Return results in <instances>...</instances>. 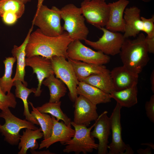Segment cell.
<instances>
[{
    "mask_svg": "<svg viewBox=\"0 0 154 154\" xmlns=\"http://www.w3.org/2000/svg\"><path fill=\"white\" fill-rule=\"evenodd\" d=\"M66 59L63 57L55 56L50 60L56 77L60 79L67 86L69 91L70 99L74 102L78 96L77 87L79 81L72 65Z\"/></svg>",
    "mask_w": 154,
    "mask_h": 154,
    "instance_id": "7",
    "label": "cell"
},
{
    "mask_svg": "<svg viewBox=\"0 0 154 154\" xmlns=\"http://www.w3.org/2000/svg\"><path fill=\"white\" fill-rule=\"evenodd\" d=\"M33 27V25H32L23 43L19 46L14 45L11 51L13 56L16 58L17 61L16 71L13 78V81L19 80L26 86L28 84L24 79L25 74L26 48Z\"/></svg>",
    "mask_w": 154,
    "mask_h": 154,
    "instance_id": "20",
    "label": "cell"
},
{
    "mask_svg": "<svg viewBox=\"0 0 154 154\" xmlns=\"http://www.w3.org/2000/svg\"><path fill=\"white\" fill-rule=\"evenodd\" d=\"M129 3L128 0H118L108 3L110 11L109 19L105 26L106 29L112 32L124 33V13Z\"/></svg>",
    "mask_w": 154,
    "mask_h": 154,
    "instance_id": "16",
    "label": "cell"
},
{
    "mask_svg": "<svg viewBox=\"0 0 154 154\" xmlns=\"http://www.w3.org/2000/svg\"><path fill=\"white\" fill-rule=\"evenodd\" d=\"M29 102L32 109L31 114L40 126L43 133L44 139L48 138L51 135L53 125L51 116L47 114L40 112L34 107L31 102Z\"/></svg>",
    "mask_w": 154,
    "mask_h": 154,
    "instance_id": "28",
    "label": "cell"
},
{
    "mask_svg": "<svg viewBox=\"0 0 154 154\" xmlns=\"http://www.w3.org/2000/svg\"><path fill=\"white\" fill-rule=\"evenodd\" d=\"M138 35L134 39L125 38L119 54L123 66L139 74L147 64L149 58L146 36L142 33Z\"/></svg>",
    "mask_w": 154,
    "mask_h": 154,
    "instance_id": "2",
    "label": "cell"
},
{
    "mask_svg": "<svg viewBox=\"0 0 154 154\" xmlns=\"http://www.w3.org/2000/svg\"><path fill=\"white\" fill-rule=\"evenodd\" d=\"M71 123L75 133L73 137L64 145H66L63 150L64 153L86 154L92 152L94 149L97 150L98 144L95 143L94 138L90 135L95 123L89 128L84 125L76 124L73 121Z\"/></svg>",
    "mask_w": 154,
    "mask_h": 154,
    "instance_id": "6",
    "label": "cell"
},
{
    "mask_svg": "<svg viewBox=\"0 0 154 154\" xmlns=\"http://www.w3.org/2000/svg\"><path fill=\"white\" fill-rule=\"evenodd\" d=\"M137 84L130 87L119 91H114L110 94L122 107L131 108L138 102Z\"/></svg>",
    "mask_w": 154,
    "mask_h": 154,
    "instance_id": "23",
    "label": "cell"
},
{
    "mask_svg": "<svg viewBox=\"0 0 154 154\" xmlns=\"http://www.w3.org/2000/svg\"><path fill=\"white\" fill-rule=\"evenodd\" d=\"M23 2L25 4L27 3L28 2H31V0H19Z\"/></svg>",
    "mask_w": 154,
    "mask_h": 154,
    "instance_id": "40",
    "label": "cell"
},
{
    "mask_svg": "<svg viewBox=\"0 0 154 154\" xmlns=\"http://www.w3.org/2000/svg\"><path fill=\"white\" fill-rule=\"evenodd\" d=\"M53 125L50 136L44 139L39 144V149L48 148L51 145L57 142L64 145L70 141L74 136L75 131L71 127V125H67L62 121H58L54 116H51Z\"/></svg>",
    "mask_w": 154,
    "mask_h": 154,
    "instance_id": "15",
    "label": "cell"
},
{
    "mask_svg": "<svg viewBox=\"0 0 154 154\" xmlns=\"http://www.w3.org/2000/svg\"><path fill=\"white\" fill-rule=\"evenodd\" d=\"M110 74L116 91L127 88L137 84L139 74L129 70L123 65L114 68Z\"/></svg>",
    "mask_w": 154,
    "mask_h": 154,
    "instance_id": "18",
    "label": "cell"
},
{
    "mask_svg": "<svg viewBox=\"0 0 154 154\" xmlns=\"http://www.w3.org/2000/svg\"><path fill=\"white\" fill-rule=\"evenodd\" d=\"M141 145H146L147 147H149L151 149H154V144L151 142L150 143H143L141 144Z\"/></svg>",
    "mask_w": 154,
    "mask_h": 154,
    "instance_id": "39",
    "label": "cell"
},
{
    "mask_svg": "<svg viewBox=\"0 0 154 154\" xmlns=\"http://www.w3.org/2000/svg\"><path fill=\"white\" fill-rule=\"evenodd\" d=\"M92 0H102L104 1H105L106 0H84V1H92Z\"/></svg>",
    "mask_w": 154,
    "mask_h": 154,
    "instance_id": "42",
    "label": "cell"
},
{
    "mask_svg": "<svg viewBox=\"0 0 154 154\" xmlns=\"http://www.w3.org/2000/svg\"><path fill=\"white\" fill-rule=\"evenodd\" d=\"M25 65L32 68L33 74L36 75L38 83L34 95L39 96L42 92L41 88L43 81L50 75L54 74L50 60L40 56H34L26 58Z\"/></svg>",
    "mask_w": 154,
    "mask_h": 154,
    "instance_id": "14",
    "label": "cell"
},
{
    "mask_svg": "<svg viewBox=\"0 0 154 154\" xmlns=\"http://www.w3.org/2000/svg\"><path fill=\"white\" fill-rule=\"evenodd\" d=\"M17 104L14 94L11 92L5 94L0 86V109L3 110L7 108H15Z\"/></svg>",
    "mask_w": 154,
    "mask_h": 154,
    "instance_id": "31",
    "label": "cell"
},
{
    "mask_svg": "<svg viewBox=\"0 0 154 154\" xmlns=\"http://www.w3.org/2000/svg\"><path fill=\"white\" fill-rule=\"evenodd\" d=\"M25 4L19 0H0V16L7 11L15 13L19 19L24 13Z\"/></svg>",
    "mask_w": 154,
    "mask_h": 154,
    "instance_id": "30",
    "label": "cell"
},
{
    "mask_svg": "<svg viewBox=\"0 0 154 154\" xmlns=\"http://www.w3.org/2000/svg\"><path fill=\"white\" fill-rule=\"evenodd\" d=\"M62 19L64 22L62 26L72 41L87 39L89 30L85 23V19L80 7L72 3L66 5L60 9Z\"/></svg>",
    "mask_w": 154,
    "mask_h": 154,
    "instance_id": "4",
    "label": "cell"
},
{
    "mask_svg": "<svg viewBox=\"0 0 154 154\" xmlns=\"http://www.w3.org/2000/svg\"><path fill=\"white\" fill-rule=\"evenodd\" d=\"M72 65L77 78L79 82L94 74L110 72V70L104 65L88 63L67 58Z\"/></svg>",
    "mask_w": 154,
    "mask_h": 154,
    "instance_id": "21",
    "label": "cell"
},
{
    "mask_svg": "<svg viewBox=\"0 0 154 154\" xmlns=\"http://www.w3.org/2000/svg\"><path fill=\"white\" fill-rule=\"evenodd\" d=\"M14 85L16 88L15 90V97L21 99L23 101L24 106L23 115L25 119L34 124L39 125L37 120L31 115L29 109L28 98L32 93H35L36 88H32L30 89L27 88L22 82L19 80L14 81Z\"/></svg>",
    "mask_w": 154,
    "mask_h": 154,
    "instance_id": "24",
    "label": "cell"
},
{
    "mask_svg": "<svg viewBox=\"0 0 154 154\" xmlns=\"http://www.w3.org/2000/svg\"><path fill=\"white\" fill-rule=\"evenodd\" d=\"M149 53H154V37L150 38L145 37Z\"/></svg>",
    "mask_w": 154,
    "mask_h": 154,
    "instance_id": "35",
    "label": "cell"
},
{
    "mask_svg": "<svg viewBox=\"0 0 154 154\" xmlns=\"http://www.w3.org/2000/svg\"><path fill=\"white\" fill-rule=\"evenodd\" d=\"M146 114L149 120L154 123V95H152L145 104Z\"/></svg>",
    "mask_w": 154,
    "mask_h": 154,
    "instance_id": "33",
    "label": "cell"
},
{
    "mask_svg": "<svg viewBox=\"0 0 154 154\" xmlns=\"http://www.w3.org/2000/svg\"><path fill=\"white\" fill-rule=\"evenodd\" d=\"M82 81L108 94H110L116 90L110 72L92 74L84 79Z\"/></svg>",
    "mask_w": 154,
    "mask_h": 154,
    "instance_id": "25",
    "label": "cell"
},
{
    "mask_svg": "<svg viewBox=\"0 0 154 154\" xmlns=\"http://www.w3.org/2000/svg\"><path fill=\"white\" fill-rule=\"evenodd\" d=\"M122 107L117 103L110 117L112 139L108 145V154H124L129 145L123 142L121 136V110Z\"/></svg>",
    "mask_w": 154,
    "mask_h": 154,
    "instance_id": "11",
    "label": "cell"
},
{
    "mask_svg": "<svg viewBox=\"0 0 154 154\" xmlns=\"http://www.w3.org/2000/svg\"><path fill=\"white\" fill-rule=\"evenodd\" d=\"M77 92L78 95L84 96L96 105L111 102L110 94L83 81L79 82Z\"/></svg>",
    "mask_w": 154,
    "mask_h": 154,
    "instance_id": "19",
    "label": "cell"
},
{
    "mask_svg": "<svg viewBox=\"0 0 154 154\" xmlns=\"http://www.w3.org/2000/svg\"><path fill=\"white\" fill-rule=\"evenodd\" d=\"M74 102L73 122L75 124L88 126L92 121H95L98 117L96 105L84 96L79 95Z\"/></svg>",
    "mask_w": 154,
    "mask_h": 154,
    "instance_id": "12",
    "label": "cell"
},
{
    "mask_svg": "<svg viewBox=\"0 0 154 154\" xmlns=\"http://www.w3.org/2000/svg\"><path fill=\"white\" fill-rule=\"evenodd\" d=\"M143 1L145 2H148L150 1L151 0H142Z\"/></svg>",
    "mask_w": 154,
    "mask_h": 154,
    "instance_id": "41",
    "label": "cell"
},
{
    "mask_svg": "<svg viewBox=\"0 0 154 154\" xmlns=\"http://www.w3.org/2000/svg\"><path fill=\"white\" fill-rule=\"evenodd\" d=\"M143 25L144 32L147 35V37L151 38L154 37V15L149 19L141 17Z\"/></svg>",
    "mask_w": 154,
    "mask_h": 154,
    "instance_id": "32",
    "label": "cell"
},
{
    "mask_svg": "<svg viewBox=\"0 0 154 154\" xmlns=\"http://www.w3.org/2000/svg\"><path fill=\"white\" fill-rule=\"evenodd\" d=\"M30 152L32 154H54V153L51 152L49 150L42 151H37L35 150H30Z\"/></svg>",
    "mask_w": 154,
    "mask_h": 154,
    "instance_id": "37",
    "label": "cell"
},
{
    "mask_svg": "<svg viewBox=\"0 0 154 154\" xmlns=\"http://www.w3.org/2000/svg\"><path fill=\"white\" fill-rule=\"evenodd\" d=\"M43 133L40 127L34 130L26 129L23 131L18 144V148L20 151L18 154H26L28 150H35L39 147L37 140L43 137Z\"/></svg>",
    "mask_w": 154,
    "mask_h": 154,
    "instance_id": "22",
    "label": "cell"
},
{
    "mask_svg": "<svg viewBox=\"0 0 154 154\" xmlns=\"http://www.w3.org/2000/svg\"><path fill=\"white\" fill-rule=\"evenodd\" d=\"M98 29L103 32L102 36L96 41L86 39L84 40L85 44L108 55L119 54L125 38L123 35L119 32L110 31L104 27Z\"/></svg>",
    "mask_w": 154,
    "mask_h": 154,
    "instance_id": "10",
    "label": "cell"
},
{
    "mask_svg": "<svg viewBox=\"0 0 154 154\" xmlns=\"http://www.w3.org/2000/svg\"><path fill=\"white\" fill-rule=\"evenodd\" d=\"M141 10L133 6L125 9L124 13L125 38L137 37L141 31L144 32L143 23L141 18Z\"/></svg>",
    "mask_w": 154,
    "mask_h": 154,
    "instance_id": "17",
    "label": "cell"
},
{
    "mask_svg": "<svg viewBox=\"0 0 154 154\" xmlns=\"http://www.w3.org/2000/svg\"><path fill=\"white\" fill-rule=\"evenodd\" d=\"M16 61V58L13 56L6 57L3 61L5 66V72L3 76L0 78V86L5 94L11 92V88L14 86L11 76L13 65Z\"/></svg>",
    "mask_w": 154,
    "mask_h": 154,
    "instance_id": "29",
    "label": "cell"
},
{
    "mask_svg": "<svg viewBox=\"0 0 154 154\" xmlns=\"http://www.w3.org/2000/svg\"><path fill=\"white\" fill-rule=\"evenodd\" d=\"M52 74L45 79L42 84L47 86L49 90L50 98L49 102L59 101L67 92V88L64 83L60 79L55 77Z\"/></svg>",
    "mask_w": 154,
    "mask_h": 154,
    "instance_id": "26",
    "label": "cell"
},
{
    "mask_svg": "<svg viewBox=\"0 0 154 154\" xmlns=\"http://www.w3.org/2000/svg\"><path fill=\"white\" fill-rule=\"evenodd\" d=\"M80 8L88 23L98 29L106 26L109 19L110 7L105 1H84Z\"/></svg>",
    "mask_w": 154,
    "mask_h": 154,
    "instance_id": "9",
    "label": "cell"
},
{
    "mask_svg": "<svg viewBox=\"0 0 154 154\" xmlns=\"http://www.w3.org/2000/svg\"><path fill=\"white\" fill-rule=\"evenodd\" d=\"M1 17L3 23L6 25H9L14 24L19 19L16 14L11 11L5 12Z\"/></svg>",
    "mask_w": 154,
    "mask_h": 154,
    "instance_id": "34",
    "label": "cell"
},
{
    "mask_svg": "<svg viewBox=\"0 0 154 154\" xmlns=\"http://www.w3.org/2000/svg\"><path fill=\"white\" fill-rule=\"evenodd\" d=\"M151 149L147 147L145 149L140 148L137 150V152L139 154H152Z\"/></svg>",
    "mask_w": 154,
    "mask_h": 154,
    "instance_id": "36",
    "label": "cell"
},
{
    "mask_svg": "<svg viewBox=\"0 0 154 154\" xmlns=\"http://www.w3.org/2000/svg\"><path fill=\"white\" fill-rule=\"evenodd\" d=\"M61 102H46L36 108L40 112L50 114L58 121L62 120L67 125H71V119L64 114L61 108Z\"/></svg>",
    "mask_w": 154,
    "mask_h": 154,
    "instance_id": "27",
    "label": "cell"
},
{
    "mask_svg": "<svg viewBox=\"0 0 154 154\" xmlns=\"http://www.w3.org/2000/svg\"><path fill=\"white\" fill-rule=\"evenodd\" d=\"M66 54L67 58L97 65L108 64L110 59L109 55L100 51L93 50L78 40H73L70 43L67 49Z\"/></svg>",
    "mask_w": 154,
    "mask_h": 154,
    "instance_id": "8",
    "label": "cell"
},
{
    "mask_svg": "<svg viewBox=\"0 0 154 154\" xmlns=\"http://www.w3.org/2000/svg\"><path fill=\"white\" fill-rule=\"evenodd\" d=\"M72 41L66 31L56 37L46 36L37 29L30 34L26 48L27 57L38 55L50 59L60 56L67 58L66 51Z\"/></svg>",
    "mask_w": 154,
    "mask_h": 154,
    "instance_id": "1",
    "label": "cell"
},
{
    "mask_svg": "<svg viewBox=\"0 0 154 154\" xmlns=\"http://www.w3.org/2000/svg\"><path fill=\"white\" fill-rule=\"evenodd\" d=\"M150 82L151 85V90L153 93H154V70L152 71L150 77Z\"/></svg>",
    "mask_w": 154,
    "mask_h": 154,
    "instance_id": "38",
    "label": "cell"
},
{
    "mask_svg": "<svg viewBox=\"0 0 154 154\" xmlns=\"http://www.w3.org/2000/svg\"><path fill=\"white\" fill-rule=\"evenodd\" d=\"M0 117L5 120L3 125L0 124V132L4 137L5 141L12 145L18 144L21 135L20 132L21 129L29 128L35 130L38 128L31 122L14 116L9 108L1 110Z\"/></svg>",
    "mask_w": 154,
    "mask_h": 154,
    "instance_id": "5",
    "label": "cell"
},
{
    "mask_svg": "<svg viewBox=\"0 0 154 154\" xmlns=\"http://www.w3.org/2000/svg\"><path fill=\"white\" fill-rule=\"evenodd\" d=\"M44 0H38L37 9L32 22L46 36L56 37L64 31L61 24L60 9L55 6L49 8L43 4Z\"/></svg>",
    "mask_w": 154,
    "mask_h": 154,
    "instance_id": "3",
    "label": "cell"
},
{
    "mask_svg": "<svg viewBox=\"0 0 154 154\" xmlns=\"http://www.w3.org/2000/svg\"><path fill=\"white\" fill-rule=\"evenodd\" d=\"M108 112H103L95 121L94 129L90 135L94 138H97L99 141L98 154H106L108 153V138L110 134L111 123Z\"/></svg>",
    "mask_w": 154,
    "mask_h": 154,
    "instance_id": "13",
    "label": "cell"
}]
</instances>
